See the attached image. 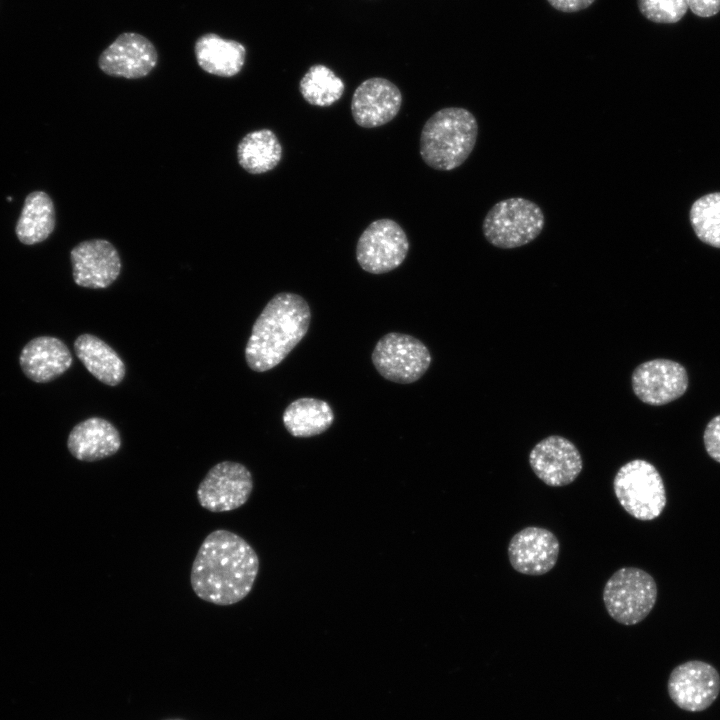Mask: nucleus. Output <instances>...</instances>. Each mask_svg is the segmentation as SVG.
<instances>
[{"instance_id": "f257e3e1", "label": "nucleus", "mask_w": 720, "mask_h": 720, "mask_svg": "<svg viewBox=\"0 0 720 720\" xmlns=\"http://www.w3.org/2000/svg\"><path fill=\"white\" fill-rule=\"evenodd\" d=\"M259 571V558L238 534L218 529L208 534L194 558L190 583L201 600L229 606L252 590Z\"/></svg>"}, {"instance_id": "f03ea898", "label": "nucleus", "mask_w": 720, "mask_h": 720, "mask_svg": "<svg viewBox=\"0 0 720 720\" xmlns=\"http://www.w3.org/2000/svg\"><path fill=\"white\" fill-rule=\"evenodd\" d=\"M310 321L311 310L302 296L276 294L252 327L245 348L248 366L256 372L277 366L306 335Z\"/></svg>"}, {"instance_id": "7ed1b4c3", "label": "nucleus", "mask_w": 720, "mask_h": 720, "mask_svg": "<svg viewBox=\"0 0 720 720\" xmlns=\"http://www.w3.org/2000/svg\"><path fill=\"white\" fill-rule=\"evenodd\" d=\"M477 137L478 122L472 112L462 107H445L423 125L419 153L430 168L451 171L468 159Z\"/></svg>"}, {"instance_id": "20e7f679", "label": "nucleus", "mask_w": 720, "mask_h": 720, "mask_svg": "<svg viewBox=\"0 0 720 720\" xmlns=\"http://www.w3.org/2000/svg\"><path fill=\"white\" fill-rule=\"evenodd\" d=\"M544 225V213L538 204L523 197H511L495 203L488 210L482 232L492 246L513 249L534 241Z\"/></svg>"}, {"instance_id": "39448f33", "label": "nucleus", "mask_w": 720, "mask_h": 720, "mask_svg": "<svg viewBox=\"0 0 720 720\" xmlns=\"http://www.w3.org/2000/svg\"><path fill=\"white\" fill-rule=\"evenodd\" d=\"M613 489L622 508L638 520L657 518L666 505L662 477L653 464L643 459L622 465L614 477Z\"/></svg>"}, {"instance_id": "423d86ee", "label": "nucleus", "mask_w": 720, "mask_h": 720, "mask_svg": "<svg viewBox=\"0 0 720 720\" xmlns=\"http://www.w3.org/2000/svg\"><path fill=\"white\" fill-rule=\"evenodd\" d=\"M657 599V585L646 571L622 567L606 582L603 602L608 614L620 624L635 625L644 620Z\"/></svg>"}, {"instance_id": "0eeeda50", "label": "nucleus", "mask_w": 720, "mask_h": 720, "mask_svg": "<svg viewBox=\"0 0 720 720\" xmlns=\"http://www.w3.org/2000/svg\"><path fill=\"white\" fill-rule=\"evenodd\" d=\"M372 363L385 379L409 384L419 380L431 364V354L419 339L398 332L382 336L376 343Z\"/></svg>"}, {"instance_id": "6e6552de", "label": "nucleus", "mask_w": 720, "mask_h": 720, "mask_svg": "<svg viewBox=\"0 0 720 720\" xmlns=\"http://www.w3.org/2000/svg\"><path fill=\"white\" fill-rule=\"evenodd\" d=\"M408 251V237L400 224L381 218L371 222L360 235L356 259L366 272L382 274L399 267Z\"/></svg>"}, {"instance_id": "1a4fd4ad", "label": "nucleus", "mask_w": 720, "mask_h": 720, "mask_svg": "<svg viewBox=\"0 0 720 720\" xmlns=\"http://www.w3.org/2000/svg\"><path fill=\"white\" fill-rule=\"evenodd\" d=\"M253 490L251 472L243 465L223 461L214 465L200 482L196 495L210 512H228L243 506Z\"/></svg>"}, {"instance_id": "9d476101", "label": "nucleus", "mask_w": 720, "mask_h": 720, "mask_svg": "<svg viewBox=\"0 0 720 720\" xmlns=\"http://www.w3.org/2000/svg\"><path fill=\"white\" fill-rule=\"evenodd\" d=\"M667 690L670 699L680 709L701 712L709 708L718 698L720 674L707 662L687 661L671 671Z\"/></svg>"}, {"instance_id": "9b49d317", "label": "nucleus", "mask_w": 720, "mask_h": 720, "mask_svg": "<svg viewBox=\"0 0 720 720\" xmlns=\"http://www.w3.org/2000/svg\"><path fill=\"white\" fill-rule=\"evenodd\" d=\"M635 395L648 405L660 406L682 396L688 388L686 369L669 359H652L638 365L632 373Z\"/></svg>"}, {"instance_id": "f8f14e48", "label": "nucleus", "mask_w": 720, "mask_h": 720, "mask_svg": "<svg viewBox=\"0 0 720 720\" xmlns=\"http://www.w3.org/2000/svg\"><path fill=\"white\" fill-rule=\"evenodd\" d=\"M157 61V50L147 37L124 32L102 51L98 66L109 76L139 79L147 76Z\"/></svg>"}, {"instance_id": "ddd939ff", "label": "nucleus", "mask_w": 720, "mask_h": 720, "mask_svg": "<svg viewBox=\"0 0 720 720\" xmlns=\"http://www.w3.org/2000/svg\"><path fill=\"white\" fill-rule=\"evenodd\" d=\"M534 474L546 485L562 487L571 484L583 469L577 447L565 437L548 436L539 441L529 454Z\"/></svg>"}, {"instance_id": "4468645a", "label": "nucleus", "mask_w": 720, "mask_h": 720, "mask_svg": "<svg viewBox=\"0 0 720 720\" xmlns=\"http://www.w3.org/2000/svg\"><path fill=\"white\" fill-rule=\"evenodd\" d=\"M507 551L509 562L515 571L539 576L546 574L556 565L560 544L550 530L529 526L512 536Z\"/></svg>"}, {"instance_id": "2eb2a0df", "label": "nucleus", "mask_w": 720, "mask_h": 720, "mask_svg": "<svg viewBox=\"0 0 720 720\" xmlns=\"http://www.w3.org/2000/svg\"><path fill=\"white\" fill-rule=\"evenodd\" d=\"M402 94L390 80L373 77L364 80L354 91L351 114L357 125L363 128L383 126L393 120L400 111Z\"/></svg>"}, {"instance_id": "dca6fc26", "label": "nucleus", "mask_w": 720, "mask_h": 720, "mask_svg": "<svg viewBox=\"0 0 720 720\" xmlns=\"http://www.w3.org/2000/svg\"><path fill=\"white\" fill-rule=\"evenodd\" d=\"M74 282L86 288H106L119 276L121 259L105 239L86 240L71 250Z\"/></svg>"}, {"instance_id": "f3484780", "label": "nucleus", "mask_w": 720, "mask_h": 720, "mask_svg": "<svg viewBox=\"0 0 720 720\" xmlns=\"http://www.w3.org/2000/svg\"><path fill=\"white\" fill-rule=\"evenodd\" d=\"M19 363L29 379L37 383H45L68 370L72 364V356L60 339L40 336L24 346Z\"/></svg>"}, {"instance_id": "a211bd4d", "label": "nucleus", "mask_w": 720, "mask_h": 720, "mask_svg": "<svg viewBox=\"0 0 720 720\" xmlns=\"http://www.w3.org/2000/svg\"><path fill=\"white\" fill-rule=\"evenodd\" d=\"M67 447L76 459L93 462L114 455L121 447V438L109 421L92 417L71 430Z\"/></svg>"}, {"instance_id": "6ab92c4d", "label": "nucleus", "mask_w": 720, "mask_h": 720, "mask_svg": "<svg viewBox=\"0 0 720 720\" xmlns=\"http://www.w3.org/2000/svg\"><path fill=\"white\" fill-rule=\"evenodd\" d=\"M199 67L219 77H233L243 68L246 49L235 40L224 39L215 33L200 36L194 45Z\"/></svg>"}, {"instance_id": "aec40b11", "label": "nucleus", "mask_w": 720, "mask_h": 720, "mask_svg": "<svg viewBox=\"0 0 720 720\" xmlns=\"http://www.w3.org/2000/svg\"><path fill=\"white\" fill-rule=\"evenodd\" d=\"M74 350L86 369L102 383L116 386L123 380L125 365L122 359L98 337L80 335L74 342Z\"/></svg>"}, {"instance_id": "412c9836", "label": "nucleus", "mask_w": 720, "mask_h": 720, "mask_svg": "<svg viewBox=\"0 0 720 720\" xmlns=\"http://www.w3.org/2000/svg\"><path fill=\"white\" fill-rule=\"evenodd\" d=\"M282 420L292 436L306 438L325 432L334 421V413L326 401L304 397L286 407Z\"/></svg>"}, {"instance_id": "4be33fe9", "label": "nucleus", "mask_w": 720, "mask_h": 720, "mask_svg": "<svg viewBox=\"0 0 720 720\" xmlns=\"http://www.w3.org/2000/svg\"><path fill=\"white\" fill-rule=\"evenodd\" d=\"M239 165L250 174L273 170L282 159V145L270 129L247 133L237 146Z\"/></svg>"}, {"instance_id": "5701e85b", "label": "nucleus", "mask_w": 720, "mask_h": 720, "mask_svg": "<svg viewBox=\"0 0 720 720\" xmlns=\"http://www.w3.org/2000/svg\"><path fill=\"white\" fill-rule=\"evenodd\" d=\"M55 227V210L50 196L43 191L31 192L25 199L16 225L20 242L33 245L44 241Z\"/></svg>"}, {"instance_id": "b1692460", "label": "nucleus", "mask_w": 720, "mask_h": 720, "mask_svg": "<svg viewBox=\"0 0 720 720\" xmlns=\"http://www.w3.org/2000/svg\"><path fill=\"white\" fill-rule=\"evenodd\" d=\"M345 84L329 67L323 64L311 66L299 82L303 99L319 107L336 103L343 95Z\"/></svg>"}, {"instance_id": "393cba45", "label": "nucleus", "mask_w": 720, "mask_h": 720, "mask_svg": "<svg viewBox=\"0 0 720 720\" xmlns=\"http://www.w3.org/2000/svg\"><path fill=\"white\" fill-rule=\"evenodd\" d=\"M690 222L702 242L720 248V192L697 199L690 209Z\"/></svg>"}, {"instance_id": "a878e982", "label": "nucleus", "mask_w": 720, "mask_h": 720, "mask_svg": "<svg viewBox=\"0 0 720 720\" xmlns=\"http://www.w3.org/2000/svg\"><path fill=\"white\" fill-rule=\"evenodd\" d=\"M637 5L646 19L662 24L678 22L689 8L687 0H637Z\"/></svg>"}, {"instance_id": "bb28decb", "label": "nucleus", "mask_w": 720, "mask_h": 720, "mask_svg": "<svg viewBox=\"0 0 720 720\" xmlns=\"http://www.w3.org/2000/svg\"><path fill=\"white\" fill-rule=\"evenodd\" d=\"M703 439L708 455L720 463V415L707 424Z\"/></svg>"}, {"instance_id": "cd10ccee", "label": "nucleus", "mask_w": 720, "mask_h": 720, "mask_svg": "<svg viewBox=\"0 0 720 720\" xmlns=\"http://www.w3.org/2000/svg\"><path fill=\"white\" fill-rule=\"evenodd\" d=\"M689 9L699 17H711L720 11V0H687Z\"/></svg>"}, {"instance_id": "c85d7f7f", "label": "nucleus", "mask_w": 720, "mask_h": 720, "mask_svg": "<svg viewBox=\"0 0 720 720\" xmlns=\"http://www.w3.org/2000/svg\"><path fill=\"white\" fill-rule=\"evenodd\" d=\"M547 2L558 11L573 13L588 8L595 0H547Z\"/></svg>"}]
</instances>
